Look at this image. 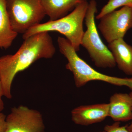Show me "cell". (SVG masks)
<instances>
[{"instance_id": "1", "label": "cell", "mask_w": 132, "mask_h": 132, "mask_svg": "<svg viewBox=\"0 0 132 132\" xmlns=\"http://www.w3.org/2000/svg\"><path fill=\"white\" fill-rule=\"evenodd\" d=\"M20 47L14 54L0 57V79L4 96L12 98V87L16 75L28 68L41 59H50L56 52L49 32L34 35L24 40Z\"/></svg>"}, {"instance_id": "2", "label": "cell", "mask_w": 132, "mask_h": 132, "mask_svg": "<svg viewBox=\"0 0 132 132\" xmlns=\"http://www.w3.org/2000/svg\"><path fill=\"white\" fill-rule=\"evenodd\" d=\"M57 43L60 52L67 60L66 68L73 75L76 87H82L93 81H100L114 86H125L132 90V78L110 76L98 72L78 56L67 39L59 36Z\"/></svg>"}, {"instance_id": "3", "label": "cell", "mask_w": 132, "mask_h": 132, "mask_svg": "<svg viewBox=\"0 0 132 132\" xmlns=\"http://www.w3.org/2000/svg\"><path fill=\"white\" fill-rule=\"evenodd\" d=\"M87 0L81 3L70 13L54 21L39 23L29 29L23 34L22 38L43 32H58L65 36L76 52L80 49L81 43L84 33L83 22L88 7Z\"/></svg>"}, {"instance_id": "4", "label": "cell", "mask_w": 132, "mask_h": 132, "mask_svg": "<svg viewBox=\"0 0 132 132\" xmlns=\"http://www.w3.org/2000/svg\"><path fill=\"white\" fill-rule=\"evenodd\" d=\"M97 3L91 0L85 17L86 31L84 32L81 46L87 51L92 61L99 68H112L116 63L112 53L102 40L99 35L95 18L97 12Z\"/></svg>"}, {"instance_id": "5", "label": "cell", "mask_w": 132, "mask_h": 132, "mask_svg": "<svg viewBox=\"0 0 132 132\" xmlns=\"http://www.w3.org/2000/svg\"><path fill=\"white\" fill-rule=\"evenodd\" d=\"M12 27L17 34H24L39 24L46 14L40 0H6Z\"/></svg>"}, {"instance_id": "6", "label": "cell", "mask_w": 132, "mask_h": 132, "mask_svg": "<svg viewBox=\"0 0 132 132\" xmlns=\"http://www.w3.org/2000/svg\"><path fill=\"white\" fill-rule=\"evenodd\" d=\"M100 20L98 28L108 43L124 38L132 28V7H123L107 14Z\"/></svg>"}, {"instance_id": "7", "label": "cell", "mask_w": 132, "mask_h": 132, "mask_svg": "<svg viewBox=\"0 0 132 132\" xmlns=\"http://www.w3.org/2000/svg\"><path fill=\"white\" fill-rule=\"evenodd\" d=\"M39 111L23 105L14 107L6 118L5 132H45Z\"/></svg>"}, {"instance_id": "8", "label": "cell", "mask_w": 132, "mask_h": 132, "mask_svg": "<svg viewBox=\"0 0 132 132\" xmlns=\"http://www.w3.org/2000/svg\"><path fill=\"white\" fill-rule=\"evenodd\" d=\"M109 104L80 106L71 111L72 120L76 125L87 126L104 120L108 117Z\"/></svg>"}, {"instance_id": "9", "label": "cell", "mask_w": 132, "mask_h": 132, "mask_svg": "<svg viewBox=\"0 0 132 132\" xmlns=\"http://www.w3.org/2000/svg\"><path fill=\"white\" fill-rule=\"evenodd\" d=\"M108 117L115 122L132 120V99L129 94L116 93L110 97Z\"/></svg>"}, {"instance_id": "10", "label": "cell", "mask_w": 132, "mask_h": 132, "mask_svg": "<svg viewBox=\"0 0 132 132\" xmlns=\"http://www.w3.org/2000/svg\"><path fill=\"white\" fill-rule=\"evenodd\" d=\"M108 47L119 69L126 75L132 76V46L121 38L108 43Z\"/></svg>"}, {"instance_id": "11", "label": "cell", "mask_w": 132, "mask_h": 132, "mask_svg": "<svg viewBox=\"0 0 132 132\" xmlns=\"http://www.w3.org/2000/svg\"><path fill=\"white\" fill-rule=\"evenodd\" d=\"M85 0H40L46 15L50 20L62 18L73 11L81 3Z\"/></svg>"}, {"instance_id": "12", "label": "cell", "mask_w": 132, "mask_h": 132, "mask_svg": "<svg viewBox=\"0 0 132 132\" xmlns=\"http://www.w3.org/2000/svg\"><path fill=\"white\" fill-rule=\"evenodd\" d=\"M17 35L12 27L6 0H0V48L10 47Z\"/></svg>"}, {"instance_id": "13", "label": "cell", "mask_w": 132, "mask_h": 132, "mask_svg": "<svg viewBox=\"0 0 132 132\" xmlns=\"http://www.w3.org/2000/svg\"><path fill=\"white\" fill-rule=\"evenodd\" d=\"M132 7V0H108L106 4L102 9L96 18L100 20L107 14L123 7Z\"/></svg>"}, {"instance_id": "14", "label": "cell", "mask_w": 132, "mask_h": 132, "mask_svg": "<svg viewBox=\"0 0 132 132\" xmlns=\"http://www.w3.org/2000/svg\"><path fill=\"white\" fill-rule=\"evenodd\" d=\"M104 130L106 132H131L127 129L126 125L120 126L119 122H115L112 125H106Z\"/></svg>"}, {"instance_id": "15", "label": "cell", "mask_w": 132, "mask_h": 132, "mask_svg": "<svg viewBox=\"0 0 132 132\" xmlns=\"http://www.w3.org/2000/svg\"><path fill=\"white\" fill-rule=\"evenodd\" d=\"M6 116L2 112H0V132H5L6 129Z\"/></svg>"}, {"instance_id": "16", "label": "cell", "mask_w": 132, "mask_h": 132, "mask_svg": "<svg viewBox=\"0 0 132 132\" xmlns=\"http://www.w3.org/2000/svg\"><path fill=\"white\" fill-rule=\"evenodd\" d=\"M4 96L3 90L1 79H0V112H2L4 109V104L2 100V97Z\"/></svg>"}, {"instance_id": "17", "label": "cell", "mask_w": 132, "mask_h": 132, "mask_svg": "<svg viewBox=\"0 0 132 132\" xmlns=\"http://www.w3.org/2000/svg\"><path fill=\"white\" fill-rule=\"evenodd\" d=\"M129 94H130V96L131 97L132 99V90L130 92ZM126 128L129 131L132 132V121L130 123V125H126Z\"/></svg>"}, {"instance_id": "18", "label": "cell", "mask_w": 132, "mask_h": 132, "mask_svg": "<svg viewBox=\"0 0 132 132\" xmlns=\"http://www.w3.org/2000/svg\"><path fill=\"white\" fill-rule=\"evenodd\" d=\"M106 132L105 131H101V132Z\"/></svg>"}]
</instances>
